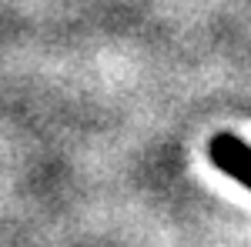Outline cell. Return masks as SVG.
Returning <instances> with one entry per match:
<instances>
[{"label": "cell", "mask_w": 251, "mask_h": 247, "mask_svg": "<svg viewBox=\"0 0 251 247\" xmlns=\"http://www.w3.org/2000/svg\"><path fill=\"white\" fill-rule=\"evenodd\" d=\"M211 160L218 164V171H225L228 177H234L245 187H251V147L241 137L218 134L211 140Z\"/></svg>", "instance_id": "cell-1"}]
</instances>
